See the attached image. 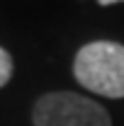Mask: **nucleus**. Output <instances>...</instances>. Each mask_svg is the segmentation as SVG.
<instances>
[{
    "label": "nucleus",
    "mask_w": 124,
    "mask_h": 126,
    "mask_svg": "<svg viewBox=\"0 0 124 126\" xmlns=\"http://www.w3.org/2000/svg\"><path fill=\"white\" fill-rule=\"evenodd\" d=\"M11 75H13V60H11V55L0 47V89L11 80Z\"/></svg>",
    "instance_id": "obj_3"
},
{
    "label": "nucleus",
    "mask_w": 124,
    "mask_h": 126,
    "mask_svg": "<svg viewBox=\"0 0 124 126\" xmlns=\"http://www.w3.org/2000/svg\"><path fill=\"white\" fill-rule=\"evenodd\" d=\"M73 75L95 95L124 97V47L106 40L84 44L73 60Z\"/></svg>",
    "instance_id": "obj_1"
},
{
    "label": "nucleus",
    "mask_w": 124,
    "mask_h": 126,
    "mask_svg": "<svg viewBox=\"0 0 124 126\" xmlns=\"http://www.w3.org/2000/svg\"><path fill=\"white\" fill-rule=\"evenodd\" d=\"M102 7H109V4H115V2H124V0H98Z\"/></svg>",
    "instance_id": "obj_4"
},
{
    "label": "nucleus",
    "mask_w": 124,
    "mask_h": 126,
    "mask_svg": "<svg viewBox=\"0 0 124 126\" xmlns=\"http://www.w3.org/2000/svg\"><path fill=\"white\" fill-rule=\"evenodd\" d=\"M31 120L33 126H111L102 104L71 91L42 95L33 106Z\"/></svg>",
    "instance_id": "obj_2"
}]
</instances>
